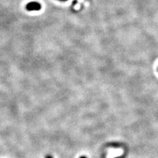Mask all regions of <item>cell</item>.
I'll list each match as a JSON object with an SVG mask.
<instances>
[{"label": "cell", "mask_w": 158, "mask_h": 158, "mask_svg": "<svg viewBox=\"0 0 158 158\" xmlns=\"http://www.w3.org/2000/svg\"><path fill=\"white\" fill-rule=\"evenodd\" d=\"M42 9V5L40 3L36 1L30 2L26 5V9L29 11H40Z\"/></svg>", "instance_id": "1"}, {"label": "cell", "mask_w": 158, "mask_h": 158, "mask_svg": "<svg viewBox=\"0 0 158 158\" xmlns=\"http://www.w3.org/2000/svg\"><path fill=\"white\" fill-rule=\"evenodd\" d=\"M45 158H53V157L51 156V155H45Z\"/></svg>", "instance_id": "2"}, {"label": "cell", "mask_w": 158, "mask_h": 158, "mask_svg": "<svg viewBox=\"0 0 158 158\" xmlns=\"http://www.w3.org/2000/svg\"><path fill=\"white\" fill-rule=\"evenodd\" d=\"M58 1H67V0H58Z\"/></svg>", "instance_id": "3"}, {"label": "cell", "mask_w": 158, "mask_h": 158, "mask_svg": "<svg viewBox=\"0 0 158 158\" xmlns=\"http://www.w3.org/2000/svg\"><path fill=\"white\" fill-rule=\"evenodd\" d=\"M79 158H87V157H86V156H84V155H83V156H81Z\"/></svg>", "instance_id": "4"}]
</instances>
